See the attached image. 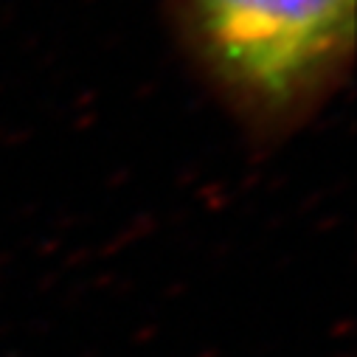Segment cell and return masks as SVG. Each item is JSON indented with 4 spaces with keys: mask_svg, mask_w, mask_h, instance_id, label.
Here are the masks:
<instances>
[{
    "mask_svg": "<svg viewBox=\"0 0 357 357\" xmlns=\"http://www.w3.org/2000/svg\"><path fill=\"white\" fill-rule=\"evenodd\" d=\"M208 76L250 121L318 105L354 54V0H174Z\"/></svg>",
    "mask_w": 357,
    "mask_h": 357,
    "instance_id": "1",
    "label": "cell"
}]
</instances>
